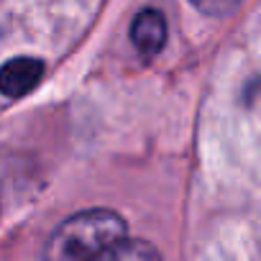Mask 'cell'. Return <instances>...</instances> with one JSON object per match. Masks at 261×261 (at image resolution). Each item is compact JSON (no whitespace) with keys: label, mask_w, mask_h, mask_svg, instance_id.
Listing matches in <instances>:
<instances>
[{"label":"cell","mask_w":261,"mask_h":261,"mask_svg":"<svg viewBox=\"0 0 261 261\" xmlns=\"http://www.w3.org/2000/svg\"><path fill=\"white\" fill-rule=\"evenodd\" d=\"M100 258H110V261L139 258V261H144V258H159V251L151 243H146V241H128V238H123L113 248H108Z\"/></svg>","instance_id":"obj_4"},{"label":"cell","mask_w":261,"mask_h":261,"mask_svg":"<svg viewBox=\"0 0 261 261\" xmlns=\"http://www.w3.org/2000/svg\"><path fill=\"white\" fill-rule=\"evenodd\" d=\"M125 238V223L118 213L105 207L82 210L67 218L49 238L46 258L57 261H82L100 258L108 248Z\"/></svg>","instance_id":"obj_1"},{"label":"cell","mask_w":261,"mask_h":261,"mask_svg":"<svg viewBox=\"0 0 261 261\" xmlns=\"http://www.w3.org/2000/svg\"><path fill=\"white\" fill-rule=\"evenodd\" d=\"M130 41L144 57H156L167 44V21L159 11L146 8L130 26Z\"/></svg>","instance_id":"obj_3"},{"label":"cell","mask_w":261,"mask_h":261,"mask_svg":"<svg viewBox=\"0 0 261 261\" xmlns=\"http://www.w3.org/2000/svg\"><path fill=\"white\" fill-rule=\"evenodd\" d=\"M44 77V62L36 57H16L0 67V92L11 100L29 95Z\"/></svg>","instance_id":"obj_2"},{"label":"cell","mask_w":261,"mask_h":261,"mask_svg":"<svg viewBox=\"0 0 261 261\" xmlns=\"http://www.w3.org/2000/svg\"><path fill=\"white\" fill-rule=\"evenodd\" d=\"M192 6L207 16H230L241 6V0H192Z\"/></svg>","instance_id":"obj_5"}]
</instances>
